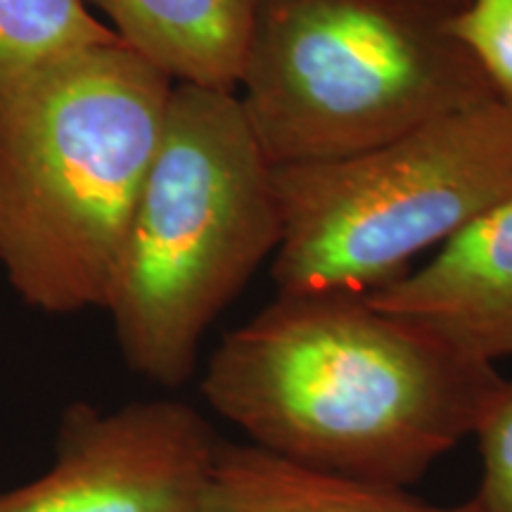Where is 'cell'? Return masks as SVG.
Masks as SVG:
<instances>
[{
    "mask_svg": "<svg viewBox=\"0 0 512 512\" xmlns=\"http://www.w3.org/2000/svg\"><path fill=\"white\" fill-rule=\"evenodd\" d=\"M202 512H460L389 489L292 465L252 444L223 441Z\"/></svg>",
    "mask_w": 512,
    "mask_h": 512,
    "instance_id": "9c48e42d",
    "label": "cell"
},
{
    "mask_svg": "<svg viewBox=\"0 0 512 512\" xmlns=\"http://www.w3.org/2000/svg\"><path fill=\"white\" fill-rule=\"evenodd\" d=\"M174 83L235 91L256 0H86Z\"/></svg>",
    "mask_w": 512,
    "mask_h": 512,
    "instance_id": "ba28073f",
    "label": "cell"
},
{
    "mask_svg": "<svg viewBox=\"0 0 512 512\" xmlns=\"http://www.w3.org/2000/svg\"><path fill=\"white\" fill-rule=\"evenodd\" d=\"M221 444L183 401H76L57 422L53 463L0 491V512H202Z\"/></svg>",
    "mask_w": 512,
    "mask_h": 512,
    "instance_id": "8992f818",
    "label": "cell"
},
{
    "mask_svg": "<svg viewBox=\"0 0 512 512\" xmlns=\"http://www.w3.org/2000/svg\"><path fill=\"white\" fill-rule=\"evenodd\" d=\"M448 3H453V5H463L465 0H448Z\"/></svg>",
    "mask_w": 512,
    "mask_h": 512,
    "instance_id": "4fadbf2b",
    "label": "cell"
},
{
    "mask_svg": "<svg viewBox=\"0 0 512 512\" xmlns=\"http://www.w3.org/2000/svg\"><path fill=\"white\" fill-rule=\"evenodd\" d=\"M283 238L275 166L235 91L174 83L105 309L126 366L176 389Z\"/></svg>",
    "mask_w": 512,
    "mask_h": 512,
    "instance_id": "3957f363",
    "label": "cell"
},
{
    "mask_svg": "<svg viewBox=\"0 0 512 512\" xmlns=\"http://www.w3.org/2000/svg\"><path fill=\"white\" fill-rule=\"evenodd\" d=\"M278 294L368 297L512 195V105L444 114L387 143L275 166Z\"/></svg>",
    "mask_w": 512,
    "mask_h": 512,
    "instance_id": "5b68a950",
    "label": "cell"
},
{
    "mask_svg": "<svg viewBox=\"0 0 512 512\" xmlns=\"http://www.w3.org/2000/svg\"><path fill=\"white\" fill-rule=\"evenodd\" d=\"M366 299L470 361L512 358V195Z\"/></svg>",
    "mask_w": 512,
    "mask_h": 512,
    "instance_id": "52a82bcc",
    "label": "cell"
},
{
    "mask_svg": "<svg viewBox=\"0 0 512 512\" xmlns=\"http://www.w3.org/2000/svg\"><path fill=\"white\" fill-rule=\"evenodd\" d=\"M448 29L498 98L512 105V0H465L451 15Z\"/></svg>",
    "mask_w": 512,
    "mask_h": 512,
    "instance_id": "8fae6325",
    "label": "cell"
},
{
    "mask_svg": "<svg viewBox=\"0 0 512 512\" xmlns=\"http://www.w3.org/2000/svg\"><path fill=\"white\" fill-rule=\"evenodd\" d=\"M119 41L86 0H0V91L81 50Z\"/></svg>",
    "mask_w": 512,
    "mask_h": 512,
    "instance_id": "30bf717a",
    "label": "cell"
},
{
    "mask_svg": "<svg viewBox=\"0 0 512 512\" xmlns=\"http://www.w3.org/2000/svg\"><path fill=\"white\" fill-rule=\"evenodd\" d=\"M448 0H256L235 95L273 166L370 150L498 95Z\"/></svg>",
    "mask_w": 512,
    "mask_h": 512,
    "instance_id": "277c9868",
    "label": "cell"
},
{
    "mask_svg": "<svg viewBox=\"0 0 512 512\" xmlns=\"http://www.w3.org/2000/svg\"><path fill=\"white\" fill-rule=\"evenodd\" d=\"M171 91L121 38L0 91V268L31 309H105Z\"/></svg>",
    "mask_w": 512,
    "mask_h": 512,
    "instance_id": "7a4b0ae2",
    "label": "cell"
},
{
    "mask_svg": "<svg viewBox=\"0 0 512 512\" xmlns=\"http://www.w3.org/2000/svg\"><path fill=\"white\" fill-rule=\"evenodd\" d=\"M503 375L354 294H278L207 361L204 399L287 463L408 489L472 437Z\"/></svg>",
    "mask_w": 512,
    "mask_h": 512,
    "instance_id": "6da1fadb",
    "label": "cell"
},
{
    "mask_svg": "<svg viewBox=\"0 0 512 512\" xmlns=\"http://www.w3.org/2000/svg\"><path fill=\"white\" fill-rule=\"evenodd\" d=\"M482 472L460 512H512V377H503L475 434Z\"/></svg>",
    "mask_w": 512,
    "mask_h": 512,
    "instance_id": "7c38bea8",
    "label": "cell"
}]
</instances>
